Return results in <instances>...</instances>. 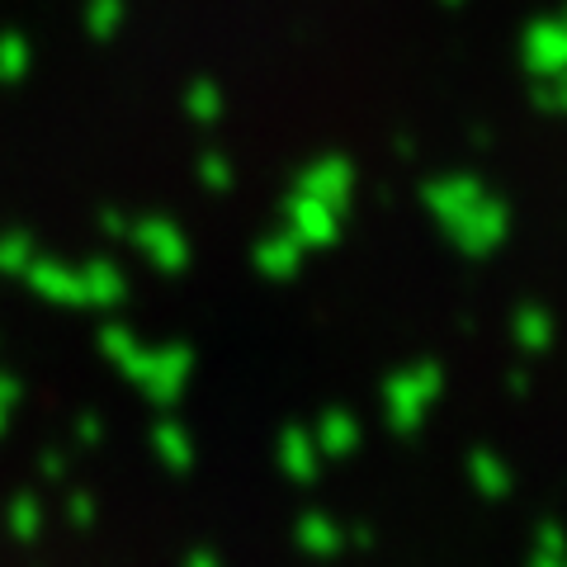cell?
<instances>
[{
    "instance_id": "cell-3",
    "label": "cell",
    "mask_w": 567,
    "mask_h": 567,
    "mask_svg": "<svg viewBox=\"0 0 567 567\" xmlns=\"http://www.w3.org/2000/svg\"><path fill=\"white\" fill-rule=\"evenodd\" d=\"M312 440L322 450V458H350L360 450V421L350 412H327V421L312 431Z\"/></svg>"
},
{
    "instance_id": "cell-6",
    "label": "cell",
    "mask_w": 567,
    "mask_h": 567,
    "mask_svg": "<svg viewBox=\"0 0 567 567\" xmlns=\"http://www.w3.org/2000/svg\"><path fill=\"white\" fill-rule=\"evenodd\" d=\"M473 483H477V492H483V496H496V502H502V496L511 492V473H506V464L496 454L477 450L473 454Z\"/></svg>"
},
{
    "instance_id": "cell-9",
    "label": "cell",
    "mask_w": 567,
    "mask_h": 567,
    "mask_svg": "<svg viewBox=\"0 0 567 567\" xmlns=\"http://www.w3.org/2000/svg\"><path fill=\"white\" fill-rule=\"evenodd\" d=\"M185 567H218V563H213V558H208V554H199V558H189V563H185Z\"/></svg>"
},
{
    "instance_id": "cell-4",
    "label": "cell",
    "mask_w": 567,
    "mask_h": 567,
    "mask_svg": "<svg viewBox=\"0 0 567 567\" xmlns=\"http://www.w3.org/2000/svg\"><path fill=\"white\" fill-rule=\"evenodd\" d=\"M298 544H303L308 554H317V558H331V554H341L346 548V529L336 520H327V516H303L298 520Z\"/></svg>"
},
{
    "instance_id": "cell-1",
    "label": "cell",
    "mask_w": 567,
    "mask_h": 567,
    "mask_svg": "<svg viewBox=\"0 0 567 567\" xmlns=\"http://www.w3.org/2000/svg\"><path fill=\"white\" fill-rule=\"evenodd\" d=\"M440 369L435 364H416V369H402V374H393L383 383V412L388 421L398 425V431H416V425L425 421V412H431V402L440 398Z\"/></svg>"
},
{
    "instance_id": "cell-8",
    "label": "cell",
    "mask_w": 567,
    "mask_h": 567,
    "mask_svg": "<svg viewBox=\"0 0 567 567\" xmlns=\"http://www.w3.org/2000/svg\"><path fill=\"white\" fill-rule=\"evenodd\" d=\"M535 567H567V539L558 535V525H544V529H539Z\"/></svg>"
},
{
    "instance_id": "cell-5",
    "label": "cell",
    "mask_w": 567,
    "mask_h": 567,
    "mask_svg": "<svg viewBox=\"0 0 567 567\" xmlns=\"http://www.w3.org/2000/svg\"><path fill=\"white\" fill-rule=\"evenodd\" d=\"M516 341H520V350H535V354L548 350V341H554V322H548V312L539 303L516 312Z\"/></svg>"
},
{
    "instance_id": "cell-7",
    "label": "cell",
    "mask_w": 567,
    "mask_h": 567,
    "mask_svg": "<svg viewBox=\"0 0 567 567\" xmlns=\"http://www.w3.org/2000/svg\"><path fill=\"white\" fill-rule=\"evenodd\" d=\"M260 265L256 270L260 275H270V279H289L298 270V246H284V241H270V246H260Z\"/></svg>"
},
{
    "instance_id": "cell-2",
    "label": "cell",
    "mask_w": 567,
    "mask_h": 567,
    "mask_svg": "<svg viewBox=\"0 0 567 567\" xmlns=\"http://www.w3.org/2000/svg\"><path fill=\"white\" fill-rule=\"evenodd\" d=\"M279 464H284V473H289L293 483H312L317 468H322V450H317L312 431H303V425H289V431L279 435Z\"/></svg>"
}]
</instances>
